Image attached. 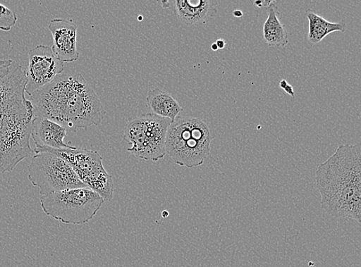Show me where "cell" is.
Here are the masks:
<instances>
[{
    "label": "cell",
    "mask_w": 361,
    "mask_h": 267,
    "mask_svg": "<svg viewBox=\"0 0 361 267\" xmlns=\"http://www.w3.org/2000/svg\"><path fill=\"white\" fill-rule=\"evenodd\" d=\"M27 71L15 61L0 70V173L12 172L33 152L35 109L25 97Z\"/></svg>",
    "instance_id": "cell-1"
},
{
    "label": "cell",
    "mask_w": 361,
    "mask_h": 267,
    "mask_svg": "<svg viewBox=\"0 0 361 267\" xmlns=\"http://www.w3.org/2000/svg\"><path fill=\"white\" fill-rule=\"evenodd\" d=\"M35 116L54 121L66 131L99 126L106 111L80 74H61L30 97Z\"/></svg>",
    "instance_id": "cell-2"
},
{
    "label": "cell",
    "mask_w": 361,
    "mask_h": 267,
    "mask_svg": "<svg viewBox=\"0 0 361 267\" xmlns=\"http://www.w3.org/2000/svg\"><path fill=\"white\" fill-rule=\"evenodd\" d=\"M322 210L334 218L361 221V145H340L315 176Z\"/></svg>",
    "instance_id": "cell-3"
},
{
    "label": "cell",
    "mask_w": 361,
    "mask_h": 267,
    "mask_svg": "<svg viewBox=\"0 0 361 267\" xmlns=\"http://www.w3.org/2000/svg\"><path fill=\"white\" fill-rule=\"evenodd\" d=\"M211 128L196 118H178L171 123L166 137V154L175 163L188 168L203 165L211 154L214 139Z\"/></svg>",
    "instance_id": "cell-4"
},
{
    "label": "cell",
    "mask_w": 361,
    "mask_h": 267,
    "mask_svg": "<svg viewBox=\"0 0 361 267\" xmlns=\"http://www.w3.org/2000/svg\"><path fill=\"white\" fill-rule=\"evenodd\" d=\"M39 201L47 216L63 223L74 225L90 221L104 203L102 197L87 187L40 196Z\"/></svg>",
    "instance_id": "cell-5"
},
{
    "label": "cell",
    "mask_w": 361,
    "mask_h": 267,
    "mask_svg": "<svg viewBox=\"0 0 361 267\" xmlns=\"http://www.w3.org/2000/svg\"><path fill=\"white\" fill-rule=\"evenodd\" d=\"M33 152L36 154L46 152L61 157L71 166L84 185L102 197L104 201L113 199V178L105 170L103 158L98 152L74 147L56 149L39 146L35 147Z\"/></svg>",
    "instance_id": "cell-6"
},
{
    "label": "cell",
    "mask_w": 361,
    "mask_h": 267,
    "mask_svg": "<svg viewBox=\"0 0 361 267\" xmlns=\"http://www.w3.org/2000/svg\"><path fill=\"white\" fill-rule=\"evenodd\" d=\"M171 123L153 113L142 114L128 122L123 135L126 143L131 144L128 151L146 161L161 160L166 155V133Z\"/></svg>",
    "instance_id": "cell-7"
},
{
    "label": "cell",
    "mask_w": 361,
    "mask_h": 267,
    "mask_svg": "<svg viewBox=\"0 0 361 267\" xmlns=\"http://www.w3.org/2000/svg\"><path fill=\"white\" fill-rule=\"evenodd\" d=\"M28 178L33 186L39 189L40 196L87 187L63 159L46 152L32 156L28 166Z\"/></svg>",
    "instance_id": "cell-8"
},
{
    "label": "cell",
    "mask_w": 361,
    "mask_h": 267,
    "mask_svg": "<svg viewBox=\"0 0 361 267\" xmlns=\"http://www.w3.org/2000/svg\"><path fill=\"white\" fill-rule=\"evenodd\" d=\"M64 70L63 63L55 55L51 47L39 45L30 50L27 71L26 93L30 97L51 82Z\"/></svg>",
    "instance_id": "cell-9"
},
{
    "label": "cell",
    "mask_w": 361,
    "mask_h": 267,
    "mask_svg": "<svg viewBox=\"0 0 361 267\" xmlns=\"http://www.w3.org/2000/svg\"><path fill=\"white\" fill-rule=\"evenodd\" d=\"M53 37L51 47L63 63H73L79 59L78 51V27L71 21L54 19L48 27Z\"/></svg>",
    "instance_id": "cell-10"
},
{
    "label": "cell",
    "mask_w": 361,
    "mask_h": 267,
    "mask_svg": "<svg viewBox=\"0 0 361 267\" xmlns=\"http://www.w3.org/2000/svg\"><path fill=\"white\" fill-rule=\"evenodd\" d=\"M66 130L61 125L47 118L35 116L32 120L31 138L36 146L56 149H69L65 144Z\"/></svg>",
    "instance_id": "cell-11"
},
{
    "label": "cell",
    "mask_w": 361,
    "mask_h": 267,
    "mask_svg": "<svg viewBox=\"0 0 361 267\" xmlns=\"http://www.w3.org/2000/svg\"><path fill=\"white\" fill-rule=\"evenodd\" d=\"M174 4L176 16L186 25L204 23L216 13L217 3L209 0H178Z\"/></svg>",
    "instance_id": "cell-12"
},
{
    "label": "cell",
    "mask_w": 361,
    "mask_h": 267,
    "mask_svg": "<svg viewBox=\"0 0 361 267\" xmlns=\"http://www.w3.org/2000/svg\"><path fill=\"white\" fill-rule=\"evenodd\" d=\"M147 102L152 111L151 113L169 119L172 123L183 111L180 105L170 94L159 89L148 92Z\"/></svg>",
    "instance_id": "cell-13"
},
{
    "label": "cell",
    "mask_w": 361,
    "mask_h": 267,
    "mask_svg": "<svg viewBox=\"0 0 361 267\" xmlns=\"http://www.w3.org/2000/svg\"><path fill=\"white\" fill-rule=\"evenodd\" d=\"M264 39L269 46L284 47L289 43L286 28L279 18V11L275 4L269 9L267 19L264 25Z\"/></svg>",
    "instance_id": "cell-14"
},
{
    "label": "cell",
    "mask_w": 361,
    "mask_h": 267,
    "mask_svg": "<svg viewBox=\"0 0 361 267\" xmlns=\"http://www.w3.org/2000/svg\"><path fill=\"white\" fill-rule=\"evenodd\" d=\"M306 15L309 22L307 40L312 44H320L327 35L332 32H343L346 30L345 25L327 21L312 10L307 11Z\"/></svg>",
    "instance_id": "cell-15"
},
{
    "label": "cell",
    "mask_w": 361,
    "mask_h": 267,
    "mask_svg": "<svg viewBox=\"0 0 361 267\" xmlns=\"http://www.w3.org/2000/svg\"><path fill=\"white\" fill-rule=\"evenodd\" d=\"M18 20V15L13 11L0 4V30L11 31Z\"/></svg>",
    "instance_id": "cell-16"
},
{
    "label": "cell",
    "mask_w": 361,
    "mask_h": 267,
    "mask_svg": "<svg viewBox=\"0 0 361 267\" xmlns=\"http://www.w3.org/2000/svg\"><path fill=\"white\" fill-rule=\"evenodd\" d=\"M280 87L283 89L286 93L291 96L292 97H295V90H293V88L291 85H289V83L287 82L286 80H282L280 82L279 85Z\"/></svg>",
    "instance_id": "cell-17"
},
{
    "label": "cell",
    "mask_w": 361,
    "mask_h": 267,
    "mask_svg": "<svg viewBox=\"0 0 361 267\" xmlns=\"http://www.w3.org/2000/svg\"><path fill=\"white\" fill-rule=\"evenodd\" d=\"M254 6L257 9H260V8H270L272 5L275 4L274 1H267V0H264V1H255Z\"/></svg>",
    "instance_id": "cell-18"
},
{
    "label": "cell",
    "mask_w": 361,
    "mask_h": 267,
    "mask_svg": "<svg viewBox=\"0 0 361 267\" xmlns=\"http://www.w3.org/2000/svg\"><path fill=\"white\" fill-rule=\"evenodd\" d=\"M13 61L12 60H0V70L7 68L9 66Z\"/></svg>",
    "instance_id": "cell-19"
},
{
    "label": "cell",
    "mask_w": 361,
    "mask_h": 267,
    "mask_svg": "<svg viewBox=\"0 0 361 267\" xmlns=\"http://www.w3.org/2000/svg\"><path fill=\"white\" fill-rule=\"evenodd\" d=\"M216 44L217 46L218 49H223L225 48L226 44V41H224L222 39H220L216 42Z\"/></svg>",
    "instance_id": "cell-20"
},
{
    "label": "cell",
    "mask_w": 361,
    "mask_h": 267,
    "mask_svg": "<svg viewBox=\"0 0 361 267\" xmlns=\"http://www.w3.org/2000/svg\"><path fill=\"white\" fill-rule=\"evenodd\" d=\"M233 15L234 16V18H241L242 16L243 15V13L241 11L237 10L233 12Z\"/></svg>",
    "instance_id": "cell-21"
},
{
    "label": "cell",
    "mask_w": 361,
    "mask_h": 267,
    "mask_svg": "<svg viewBox=\"0 0 361 267\" xmlns=\"http://www.w3.org/2000/svg\"><path fill=\"white\" fill-rule=\"evenodd\" d=\"M212 49L213 51H217V50L219 49H218L216 43H214L212 45Z\"/></svg>",
    "instance_id": "cell-22"
},
{
    "label": "cell",
    "mask_w": 361,
    "mask_h": 267,
    "mask_svg": "<svg viewBox=\"0 0 361 267\" xmlns=\"http://www.w3.org/2000/svg\"><path fill=\"white\" fill-rule=\"evenodd\" d=\"M168 215H169V213H168L167 211H164V212L162 213V216H163V218H167V216H168Z\"/></svg>",
    "instance_id": "cell-23"
}]
</instances>
